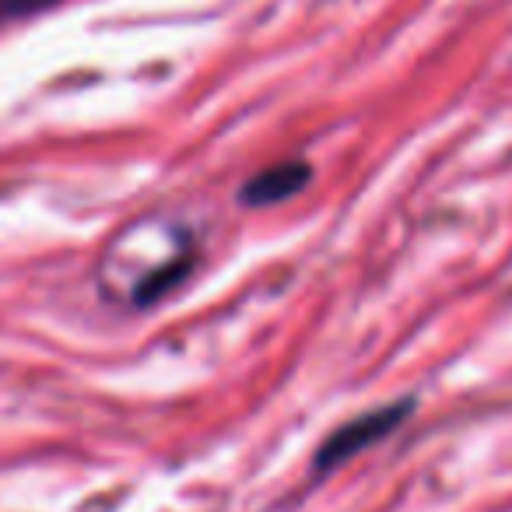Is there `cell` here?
I'll return each mask as SVG.
<instances>
[{"instance_id":"obj_1","label":"cell","mask_w":512,"mask_h":512,"mask_svg":"<svg viewBox=\"0 0 512 512\" xmlns=\"http://www.w3.org/2000/svg\"><path fill=\"white\" fill-rule=\"evenodd\" d=\"M411 414H414V397L393 400V404L355 414V418L344 421L341 428H334V432L323 439V446L316 449V460H313L316 474H330V470H337L341 463L355 460L358 453L379 446V442L390 439Z\"/></svg>"},{"instance_id":"obj_2","label":"cell","mask_w":512,"mask_h":512,"mask_svg":"<svg viewBox=\"0 0 512 512\" xmlns=\"http://www.w3.org/2000/svg\"><path fill=\"white\" fill-rule=\"evenodd\" d=\"M309 179H313V165L309 162H274L267 165V169L253 172L249 179H242L239 193H235V200H239L242 207H274V204H285L288 197H295V193H302L309 186Z\"/></svg>"},{"instance_id":"obj_3","label":"cell","mask_w":512,"mask_h":512,"mask_svg":"<svg viewBox=\"0 0 512 512\" xmlns=\"http://www.w3.org/2000/svg\"><path fill=\"white\" fill-rule=\"evenodd\" d=\"M190 267H193V253H186L183 260H169V264H162L158 271H151L148 278L134 288V306H141V309L155 306L158 299H165V295L183 281V274L190 271Z\"/></svg>"},{"instance_id":"obj_4","label":"cell","mask_w":512,"mask_h":512,"mask_svg":"<svg viewBox=\"0 0 512 512\" xmlns=\"http://www.w3.org/2000/svg\"><path fill=\"white\" fill-rule=\"evenodd\" d=\"M57 4H64V0H0V29L29 22V18L43 15V11L57 8Z\"/></svg>"}]
</instances>
